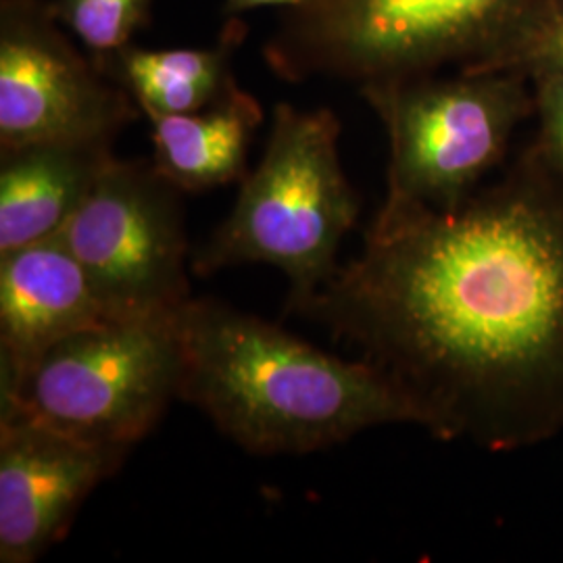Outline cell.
Returning a JSON list of instances; mask_svg holds the SVG:
<instances>
[{
    "instance_id": "6da1fadb",
    "label": "cell",
    "mask_w": 563,
    "mask_h": 563,
    "mask_svg": "<svg viewBox=\"0 0 563 563\" xmlns=\"http://www.w3.org/2000/svg\"><path fill=\"white\" fill-rule=\"evenodd\" d=\"M376 365L441 441L563 432V176L537 142L453 211L384 199L297 311Z\"/></svg>"
},
{
    "instance_id": "7a4b0ae2",
    "label": "cell",
    "mask_w": 563,
    "mask_h": 563,
    "mask_svg": "<svg viewBox=\"0 0 563 563\" xmlns=\"http://www.w3.org/2000/svg\"><path fill=\"white\" fill-rule=\"evenodd\" d=\"M178 399L257 455H302L386 423H418L399 386L365 360L346 362L280 325L216 299L176 313Z\"/></svg>"
},
{
    "instance_id": "3957f363",
    "label": "cell",
    "mask_w": 563,
    "mask_h": 563,
    "mask_svg": "<svg viewBox=\"0 0 563 563\" xmlns=\"http://www.w3.org/2000/svg\"><path fill=\"white\" fill-rule=\"evenodd\" d=\"M560 0H311L263 46L282 80L365 86L495 71Z\"/></svg>"
},
{
    "instance_id": "277c9868",
    "label": "cell",
    "mask_w": 563,
    "mask_h": 563,
    "mask_svg": "<svg viewBox=\"0 0 563 563\" xmlns=\"http://www.w3.org/2000/svg\"><path fill=\"white\" fill-rule=\"evenodd\" d=\"M341 121L330 109H274L263 159L241 181L234 209L192 260L199 276L249 263L278 267L297 313L339 272V249L362 201L342 169Z\"/></svg>"
},
{
    "instance_id": "5b68a950",
    "label": "cell",
    "mask_w": 563,
    "mask_h": 563,
    "mask_svg": "<svg viewBox=\"0 0 563 563\" xmlns=\"http://www.w3.org/2000/svg\"><path fill=\"white\" fill-rule=\"evenodd\" d=\"M388 136V201L453 211L474 197L534 118L532 81L514 71H453L365 86Z\"/></svg>"
},
{
    "instance_id": "8992f818",
    "label": "cell",
    "mask_w": 563,
    "mask_h": 563,
    "mask_svg": "<svg viewBox=\"0 0 563 563\" xmlns=\"http://www.w3.org/2000/svg\"><path fill=\"white\" fill-rule=\"evenodd\" d=\"M176 313L104 320L65 336L18 378L0 383V409L130 451L178 399Z\"/></svg>"
},
{
    "instance_id": "52a82bcc",
    "label": "cell",
    "mask_w": 563,
    "mask_h": 563,
    "mask_svg": "<svg viewBox=\"0 0 563 563\" xmlns=\"http://www.w3.org/2000/svg\"><path fill=\"white\" fill-rule=\"evenodd\" d=\"M181 195L153 159L115 157L60 228L111 320L174 316L192 299Z\"/></svg>"
},
{
    "instance_id": "ba28073f",
    "label": "cell",
    "mask_w": 563,
    "mask_h": 563,
    "mask_svg": "<svg viewBox=\"0 0 563 563\" xmlns=\"http://www.w3.org/2000/svg\"><path fill=\"white\" fill-rule=\"evenodd\" d=\"M141 118L51 0H0V151L41 142H107Z\"/></svg>"
},
{
    "instance_id": "9c48e42d",
    "label": "cell",
    "mask_w": 563,
    "mask_h": 563,
    "mask_svg": "<svg viewBox=\"0 0 563 563\" xmlns=\"http://www.w3.org/2000/svg\"><path fill=\"white\" fill-rule=\"evenodd\" d=\"M125 455L0 409V562H36L60 543L81 504Z\"/></svg>"
},
{
    "instance_id": "30bf717a",
    "label": "cell",
    "mask_w": 563,
    "mask_h": 563,
    "mask_svg": "<svg viewBox=\"0 0 563 563\" xmlns=\"http://www.w3.org/2000/svg\"><path fill=\"white\" fill-rule=\"evenodd\" d=\"M104 320L111 318L92 282L59 234L0 255V383Z\"/></svg>"
},
{
    "instance_id": "8fae6325",
    "label": "cell",
    "mask_w": 563,
    "mask_h": 563,
    "mask_svg": "<svg viewBox=\"0 0 563 563\" xmlns=\"http://www.w3.org/2000/svg\"><path fill=\"white\" fill-rule=\"evenodd\" d=\"M113 159V144L107 142H41L2 148L0 255L59 234Z\"/></svg>"
},
{
    "instance_id": "7c38bea8",
    "label": "cell",
    "mask_w": 563,
    "mask_h": 563,
    "mask_svg": "<svg viewBox=\"0 0 563 563\" xmlns=\"http://www.w3.org/2000/svg\"><path fill=\"white\" fill-rule=\"evenodd\" d=\"M262 121V102L236 84L201 111L151 120L153 163L181 192L242 181L249 174V146Z\"/></svg>"
},
{
    "instance_id": "4fadbf2b",
    "label": "cell",
    "mask_w": 563,
    "mask_h": 563,
    "mask_svg": "<svg viewBox=\"0 0 563 563\" xmlns=\"http://www.w3.org/2000/svg\"><path fill=\"white\" fill-rule=\"evenodd\" d=\"M246 36L244 21L225 23L222 36L202 48L125 46L97 60L120 84L146 120L192 113L223 99L234 86V51Z\"/></svg>"
},
{
    "instance_id": "5bb4252c",
    "label": "cell",
    "mask_w": 563,
    "mask_h": 563,
    "mask_svg": "<svg viewBox=\"0 0 563 563\" xmlns=\"http://www.w3.org/2000/svg\"><path fill=\"white\" fill-rule=\"evenodd\" d=\"M57 20L101 59L132 44L151 20L153 0H51Z\"/></svg>"
},
{
    "instance_id": "9a60e30c",
    "label": "cell",
    "mask_w": 563,
    "mask_h": 563,
    "mask_svg": "<svg viewBox=\"0 0 563 563\" xmlns=\"http://www.w3.org/2000/svg\"><path fill=\"white\" fill-rule=\"evenodd\" d=\"M560 67H563V0L495 71H514L530 80Z\"/></svg>"
},
{
    "instance_id": "2e32d148",
    "label": "cell",
    "mask_w": 563,
    "mask_h": 563,
    "mask_svg": "<svg viewBox=\"0 0 563 563\" xmlns=\"http://www.w3.org/2000/svg\"><path fill=\"white\" fill-rule=\"evenodd\" d=\"M532 81L534 118L539 120L537 144L563 176V67L543 71Z\"/></svg>"
},
{
    "instance_id": "e0dca14e",
    "label": "cell",
    "mask_w": 563,
    "mask_h": 563,
    "mask_svg": "<svg viewBox=\"0 0 563 563\" xmlns=\"http://www.w3.org/2000/svg\"><path fill=\"white\" fill-rule=\"evenodd\" d=\"M305 2H311V0H225V7L230 13H244L253 9H265V7H284L288 11V9L301 7Z\"/></svg>"
}]
</instances>
